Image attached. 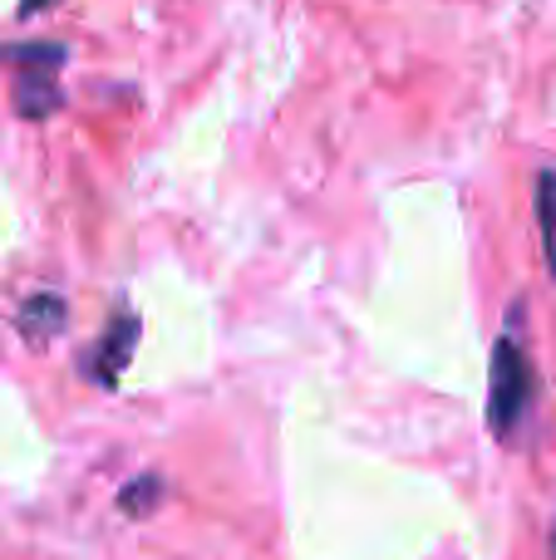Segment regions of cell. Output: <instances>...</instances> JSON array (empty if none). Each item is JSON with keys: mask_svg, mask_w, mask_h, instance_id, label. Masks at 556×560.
Wrapping results in <instances>:
<instances>
[{"mask_svg": "<svg viewBox=\"0 0 556 560\" xmlns=\"http://www.w3.org/2000/svg\"><path fill=\"white\" fill-rule=\"evenodd\" d=\"M537 404H542V374L532 364L528 339H522V305H512L488 359V433L498 443H522L528 423L537 418Z\"/></svg>", "mask_w": 556, "mask_h": 560, "instance_id": "1", "label": "cell"}, {"mask_svg": "<svg viewBox=\"0 0 556 560\" xmlns=\"http://www.w3.org/2000/svg\"><path fill=\"white\" fill-rule=\"evenodd\" d=\"M10 69H15V84H10V104L20 118H49L65 104V89H59V69H65L69 49L49 45V39H30V45H5L0 49Z\"/></svg>", "mask_w": 556, "mask_h": 560, "instance_id": "2", "label": "cell"}, {"mask_svg": "<svg viewBox=\"0 0 556 560\" xmlns=\"http://www.w3.org/2000/svg\"><path fill=\"white\" fill-rule=\"evenodd\" d=\"M138 335H143V319H138V310L118 305L114 315H108L104 335H99L94 345L79 349V378H89L94 388H118V378H124L128 364H134Z\"/></svg>", "mask_w": 556, "mask_h": 560, "instance_id": "3", "label": "cell"}, {"mask_svg": "<svg viewBox=\"0 0 556 560\" xmlns=\"http://www.w3.org/2000/svg\"><path fill=\"white\" fill-rule=\"evenodd\" d=\"M65 325H69V305H65V295H55V290H35V295H25L15 310V329L30 349L55 345Z\"/></svg>", "mask_w": 556, "mask_h": 560, "instance_id": "4", "label": "cell"}, {"mask_svg": "<svg viewBox=\"0 0 556 560\" xmlns=\"http://www.w3.org/2000/svg\"><path fill=\"white\" fill-rule=\"evenodd\" d=\"M167 497V482L158 472H138L128 487H118V512L134 516V522H143V516H153L158 506H163Z\"/></svg>", "mask_w": 556, "mask_h": 560, "instance_id": "5", "label": "cell"}, {"mask_svg": "<svg viewBox=\"0 0 556 560\" xmlns=\"http://www.w3.org/2000/svg\"><path fill=\"white\" fill-rule=\"evenodd\" d=\"M537 232H542V256L556 280V173H537Z\"/></svg>", "mask_w": 556, "mask_h": 560, "instance_id": "6", "label": "cell"}, {"mask_svg": "<svg viewBox=\"0 0 556 560\" xmlns=\"http://www.w3.org/2000/svg\"><path fill=\"white\" fill-rule=\"evenodd\" d=\"M45 5H55V0H20V10H15V15H20V20H30V15H39V10H45Z\"/></svg>", "mask_w": 556, "mask_h": 560, "instance_id": "7", "label": "cell"}, {"mask_svg": "<svg viewBox=\"0 0 556 560\" xmlns=\"http://www.w3.org/2000/svg\"><path fill=\"white\" fill-rule=\"evenodd\" d=\"M547 546H552V560H556V526H552V541Z\"/></svg>", "mask_w": 556, "mask_h": 560, "instance_id": "8", "label": "cell"}]
</instances>
